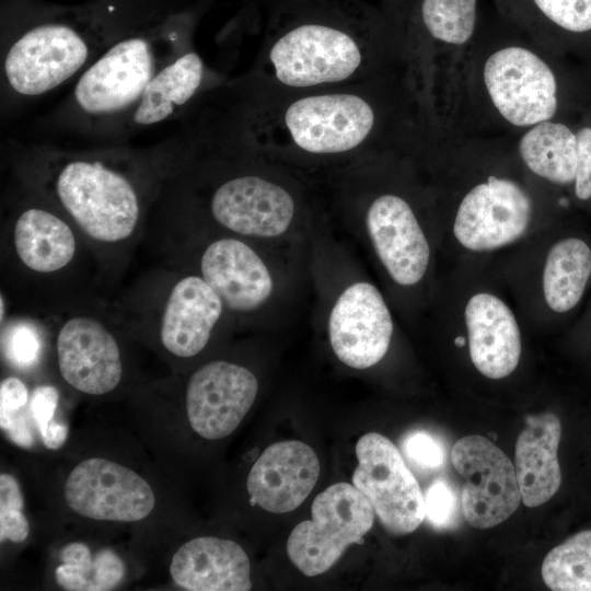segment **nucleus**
Wrapping results in <instances>:
<instances>
[{
    "instance_id": "12",
    "label": "nucleus",
    "mask_w": 591,
    "mask_h": 591,
    "mask_svg": "<svg viewBox=\"0 0 591 591\" xmlns=\"http://www.w3.org/2000/svg\"><path fill=\"white\" fill-rule=\"evenodd\" d=\"M532 213V199L519 183L491 175L463 196L453 233L467 250L493 251L523 236Z\"/></svg>"
},
{
    "instance_id": "15",
    "label": "nucleus",
    "mask_w": 591,
    "mask_h": 591,
    "mask_svg": "<svg viewBox=\"0 0 591 591\" xmlns=\"http://www.w3.org/2000/svg\"><path fill=\"white\" fill-rule=\"evenodd\" d=\"M393 334L389 308L380 291L369 282L344 290L328 320L331 346L346 366L366 369L386 354Z\"/></svg>"
},
{
    "instance_id": "6",
    "label": "nucleus",
    "mask_w": 591,
    "mask_h": 591,
    "mask_svg": "<svg viewBox=\"0 0 591 591\" xmlns=\"http://www.w3.org/2000/svg\"><path fill=\"white\" fill-rule=\"evenodd\" d=\"M311 520L299 523L289 535L287 553L305 576L327 571L351 544H361L374 521V510L354 485L337 483L320 493L311 507Z\"/></svg>"
},
{
    "instance_id": "34",
    "label": "nucleus",
    "mask_w": 591,
    "mask_h": 591,
    "mask_svg": "<svg viewBox=\"0 0 591 591\" xmlns=\"http://www.w3.org/2000/svg\"><path fill=\"white\" fill-rule=\"evenodd\" d=\"M425 496L426 519L438 530L452 528L457 519V496L444 478L433 480Z\"/></svg>"
},
{
    "instance_id": "33",
    "label": "nucleus",
    "mask_w": 591,
    "mask_h": 591,
    "mask_svg": "<svg viewBox=\"0 0 591 591\" xmlns=\"http://www.w3.org/2000/svg\"><path fill=\"white\" fill-rule=\"evenodd\" d=\"M5 358L20 369L35 366L42 352V339L37 328L28 322L12 324L2 336Z\"/></svg>"
},
{
    "instance_id": "1",
    "label": "nucleus",
    "mask_w": 591,
    "mask_h": 591,
    "mask_svg": "<svg viewBox=\"0 0 591 591\" xmlns=\"http://www.w3.org/2000/svg\"><path fill=\"white\" fill-rule=\"evenodd\" d=\"M227 88L245 132L266 157L358 159L421 138L413 117V85L396 69L301 92L260 90L240 76Z\"/></svg>"
},
{
    "instance_id": "13",
    "label": "nucleus",
    "mask_w": 591,
    "mask_h": 591,
    "mask_svg": "<svg viewBox=\"0 0 591 591\" xmlns=\"http://www.w3.org/2000/svg\"><path fill=\"white\" fill-rule=\"evenodd\" d=\"M65 499L82 517L121 522L144 519L155 503L152 488L141 476L100 457L86 459L72 470Z\"/></svg>"
},
{
    "instance_id": "32",
    "label": "nucleus",
    "mask_w": 591,
    "mask_h": 591,
    "mask_svg": "<svg viewBox=\"0 0 591 591\" xmlns=\"http://www.w3.org/2000/svg\"><path fill=\"white\" fill-rule=\"evenodd\" d=\"M23 497L16 479L2 473L0 475V538L14 543L23 542L30 525L22 512Z\"/></svg>"
},
{
    "instance_id": "18",
    "label": "nucleus",
    "mask_w": 591,
    "mask_h": 591,
    "mask_svg": "<svg viewBox=\"0 0 591 591\" xmlns=\"http://www.w3.org/2000/svg\"><path fill=\"white\" fill-rule=\"evenodd\" d=\"M320 476L314 450L297 440L269 445L259 455L247 477L252 505L271 513L298 508L310 495Z\"/></svg>"
},
{
    "instance_id": "29",
    "label": "nucleus",
    "mask_w": 591,
    "mask_h": 591,
    "mask_svg": "<svg viewBox=\"0 0 591 591\" xmlns=\"http://www.w3.org/2000/svg\"><path fill=\"white\" fill-rule=\"evenodd\" d=\"M62 564L55 570L57 583L69 591H107L124 578L125 565L112 549L92 555L80 542L66 545L60 554Z\"/></svg>"
},
{
    "instance_id": "11",
    "label": "nucleus",
    "mask_w": 591,
    "mask_h": 591,
    "mask_svg": "<svg viewBox=\"0 0 591 591\" xmlns=\"http://www.w3.org/2000/svg\"><path fill=\"white\" fill-rule=\"evenodd\" d=\"M228 80L190 47L150 80L117 128L112 141L126 140L150 128L184 118L212 89Z\"/></svg>"
},
{
    "instance_id": "3",
    "label": "nucleus",
    "mask_w": 591,
    "mask_h": 591,
    "mask_svg": "<svg viewBox=\"0 0 591 591\" xmlns=\"http://www.w3.org/2000/svg\"><path fill=\"white\" fill-rule=\"evenodd\" d=\"M19 4L1 28L2 119L77 79L119 38L163 19L126 0L80 9Z\"/></svg>"
},
{
    "instance_id": "30",
    "label": "nucleus",
    "mask_w": 591,
    "mask_h": 591,
    "mask_svg": "<svg viewBox=\"0 0 591 591\" xmlns=\"http://www.w3.org/2000/svg\"><path fill=\"white\" fill-rule=\"evenodd\" d=\"M542 578L554 591H591V530L554 547L542 564Z\"/></svg>"
},
{
    "instance_id": "16",
    "label": "nucleus",
    "mask_w": 591,
    "mask_h": 591,
    "mask_svg": "<svg viewBox=\"0 0 591 591\" xmlns=\"http://www.w3.org/2000/svg\"><path fill=\"white\" fill-rule=\"evenodd\" d=\"M366 225L374 250L391 278L413 286L425 276L430 248L410 204L394 193L370 201Z\"/></svg>"
},
{
    "instance_id": "37",
    "label": "nucleus",
    "mask_w": 591,
    "mask_h": 591,
    "mask_svg": "<svg viewBox=\"0 0 591 591\" xmlns=\"http://www.w3.org/2000/svg\"><path fill=\"white\" fill-rule=\"evenodd\" d=\"M28 403L23 408L11 412L0 413L1 429L18 445L23 448L32 447L34 437L28 421Z\"/></svg>"
},
{
    "instance_id": "9",
    "label": "nucleus",
    "mask_w": 591,
    "mask_h": 591,
    "mask_svg": "<svg viewBox=\"0 0 591 591\" xmlns=\"http://www.w3.org/2000/svg\"><path fill=\"white\" fill-rule=\"evenodd\" d=\"M451 461L464 478L461 506L470 525L493 528L518 509L522 498L515 468L493 441L477 434L463 437L452 447Z\"/></svg>"
},
{
    "instance_id": "4",
    "label": "nucleus",
    "mask_w": 591,
    "mask_h": 591,
    "mask_svg": "<svg viewBox=\"0 0 591 591\" xmlns=\"http://www.w3.org/2000/svg\"><path fill=\"white\" fill-rule=\"evenodd\" d=\"M406 57L399 31L376 20L301 16L270 27L240 77L260 90L301 92L378 77Z\"/></svg>"
},
{
    "instance_id": "25",
    "label": "nucleus",
    "mask_w": 591,
    "mask_h": 591,
    "mask_svg": "<svg viewBox=\"0 0 591 591\" xmlns=\"http://www.w3.org/2000/svg\"><path fill=\"white\" fill-rule=\"evenodd\" d=\"M518 151L536 176L557 185L573 184L577 138L568 125L549 119L529 127L519 139Z\"/></svg>"
},
{
    "instance_id": "24",
    "label": "nucleus",
    "mask_w": 591,
    "mask_h": 591,
    "mask_svg": "<svg viewBox=\"0 0 591 591\" xmlns=\"http://www.w3.org/2000/svg\"><path fill=\"white\" fill-rule=\"evenodd\" d=\"M525 424L515 444V475L523 503L534 508L547 502L560 487L557 451L561 425L553 413L528 416Z\"/></svg>"
},
{
    "instance_id": "38",
    "label": "nucleus",
    "mask_w": 591,
    "mask_h": 591,
    "mask_svg": "<svg viewBox=\"0 0 591 591\" xmlns=\"http://www.w3.org/2000/svg\"><path fill=\"white\" fill-rule=\"evenodd\" d=\"M30 401L26 385L15 376H8L0 384V413L16 412Z\"/></svg>"
},
{
    "instance_id": "28",
    "label": "nucleus",
    "mask_w": 591,
    "mask_h": 591,
    "mask_svg": "<svg viewBox=\"0 0 591 591\" xmlns=\"http://www.w3.org/2000/svg\"><path fill=\"white\" fill-rule=\"evenodd\" d=\"M499 13L521 28L591 32V0H496Z\"/></svg>"
},
{
    "instance_id": "22",
    "label": "nucleus",
    "mask_w": 591,
    "mask_h": 591,
    "mask_svg": "<svg viewBox=\"0 0 591 591\" xmlns=\"http://www.w3.org/2000/svg\"><path fill=\"white\" fill-rule=\"evenodd\" d=\"M26 186L31 190V200L21 205L14 220L15 253L24 266L33 271H57L72 260L77 250L76 236L60 216L59 208L43 194Z\"/></svg>"
},
{
    "instance_id": "19",
    "label": "nucleus",
    "mask_w": 591,
    "mask_h": 591,
    "mask_svg": "<svg viewBox=\"0 0 591 591\" xmlns=\"http://www.w3.org/2000/svg\"><path fill=\"white\" fill-rule=\"evenodd\" d=\"M201 277L235 312H251L273 292L268 268L244 242L224 237L212 242L200 259Z\"/></svg>"
},
{
    "instance_id": "21",
    "label": "nucleus",
    "mask_w": 591,
    "mask_h": 591,
    "mask_svg": "<svg viewBox=\"0 0 591 591\" xmlns=\"http://www.w3.org/2000/svg\"><path fill=\"white\" fill-rule=\"evenodd\" d=\"M217 292L199 276H185L172 287L160 320V339L172 355L189 358L208 344L223 312Z\"/></svg>"
},
{
    "instance_id": "8",
    "label": "nucleus",
    "mask_w": 591,
    "mask_h": 591,
    "mask_svg": "<svg viewBox=\"0 0 591 591\" xmlns=\"http://www.w3.org/2000/svg\"><path fill=\"white\" fill-rule=\"evenodd\" d=\"M356 455L352 484L382 525L393 534L415 531L426 518L425 496L398 449L386 437L369 432L358 440Z\"/></svg>"
},
{
    "instance_id": "14",
    "label": "nucleus",
    "mask_w": 591,
    "mask_h": 591,
    "mask_svg": "<svg viewBox=\"0 0 591 591\" xmlns=\"http://www.w3.org/2000/svg\"><path fill=\"white\" fill-rule=\"evenodd\" d=\"M257 392V379L248 369L223 360L211 361L188 381V421L205 439L224 438L240 425Z\"/></svg>"
},
{
    "instance_id": "23",
    "label": "nucleus",
    "mask_w": 591,
    "mask_h": 591,
    "mask_svg": "<svg viewBox=\"0 0 591 591\" xmlns=\"http://www.w3.org/2000/svg\"><path fill=\"white\" fill-rule=\"evenodd\" d=\"M173 580L190 591H247L252 588L246 553L233 541L201 536L188 541L174 554Z\"/></svg>"
},
{
    "instance_id": "27",
    "label": "nucleus",
    "mask_w": 591,
    "mask_h": 591,
    "mask_svg": "<svg viewBox=\"0 0 591 591\" xmlns=\"http://www.w3.org/2000/svg\"><path fill=\"white\" fill-rule=\"evenodd\" d=\"M415 20L424 42L461 47L478 28L480 0H418Z\"/></svg>"
},
{
    "instance_id": "31",
    "label": "nucleus",
    "mask_w": 591,
    "mask_h": 591,
    "mask_svg": "<svg viewBox=\"0 0 591 591\" xmlns=\"http://www.w3.org/2000/svg\"><path fill=\"white\" fill-rule=\"evenodd\" d=\"M401 450L418 472L434 473L447 464V448L440 438L425 429L408 431L401 441Z\"/></svg>"
},
{
    "instance_id": "39",
    "label": "nucleus",
    "mask_w": 591,
    "mask_h": 591,
    "mask_svg": "<svg viewBox=\"0 0 591 591\" xmlns=\"http://www.w3.org/2000/svg\"><path fill=\"white\" fill-rule=\"evenodd\" d=\"M3 308H4V301H3V296L1 294V297H0V309H1V311H0V316H1V322H3V315H4V310H3Z\"/></svg>"
},
{
    "instance_id": "20",
    "label": "nucleus",
    "mask_w": 591,
    "mask_h": 591,
    "mask_svg": "<svg viewBox=\"0 0 591 591\" xmlns=\"http://www.w3.org/2000/svg\"><path fill=\"white\" fill-rule=\"evenodd\" d=\"M464 318L474 367L494 380L511 374L519 363L522 343L510 308L495 294L480 292L467 301Z\"/></svg>"
},
{
    "instance_id": "17",
    "label": "nucleus",
    "mask_w": 591,
    "mask_h": 591,
    "mask_svg": "<svg viewBox=\"0 0 591 591\" xmlns=\"http://www.w3.org/2000/svg\"><path fill=\"white\" fill-rule=\"evenodd\" d=\"M57 358L63 380L82 393L106 394L120 382L117 341L95 318L74 316L62 324L57 335Z\"/></svg>"
},
{
    "instance_id": "2",
    "label": "nucleus",
    "mask_w": 591,
    "mask_h": 591,
    "mask_svg": "<svg viewBox=\"0 0 591 591\" xmlns=\"http://www.w3.org/2000/svg\"><path fill=\"white\" fill-rule=\"evenodd\" d=\"M12 155L24 184L48 198L92 240L129 237L167 166V144L132 150L106 147L63 150L22 147Z\"/></svg>"
},
{
    "instance_id": "10",
    "label": "nucleus",
    "mask_w": 591,
    "mask_h": 591,
    "mask_svg": "<svg viewBox=\"0 0 591 591\" xmlns=\"http://www.w3.org/2000/svg\"><path fill=\"white\" fill-rule=\"evenodd\" d=\"M211 217L225 229L247 236L274 237L290 227L297 201L278 179L252 170H231L212 186Z\"/></svg>"
},
{
    "instance_id": "35",
    "label": "nucleus",
    "mask_w": 591,
    "mask_h": 591,
    "mask_svg": "<svg viewBox=\"0 0 591 591\" xmlns=\"http://www.w3.org/2000/svg\"><path fill=\"white\" fill-rule=\"evenodd\" d=\"M577 171L573 192L577 199H591V126H583L576 131Z\"/></svg>"
},
{
    "instance_id": "36",
    "label": "nucleus",
    "mask_w": 591,
    "mask_h": 591,
    "mask_svg": "<svg viewBox=\"0 0 591 591\" xmlns=\"http://www.w3.org/2000/svg\"><path fill=\"white\" fill-rule=\"evenodd\" d=\"M59 393L55 386L40 385L31 394L28 406L39 434L57 422L54 417L57 410Z\"/></svg>"
},
{
    "instance_id": "26",
    "label": "nucleus",
    "mask_w": 591,
    "mask_h": 591,
    "mask_svg": "<svg viewBox=\"0 0 591 591\" xmlns=\"http://www.w3.org/2000/svg\"><path fill=\"white\" fill-rule=\"evenodd\" d=\"M591 278V246L578 236L557 241L543 269V293L548 308L567 313L581 301Z\"/></svg>"
},
{
    "instance_id": "7",
    "label": "nucleus",
    "mask_w": 591,
    "mask_h": 591,
    "mask_svg": "<svg viewBox=\"0 0 591 591\" xmlns=\"http://www.w3.org/2000/svg\"><path fill=\"white\" fill-rule=\"evenodd\" d=\"M483 84L497 113L523 128L553 119L559 83L551 65L525 45L510 43L491 51L482 70Z\"/></svg>"
},
{
    "instance_id": "5",
    "label": "nucleus",
    "mask_w": 591,
    "mask_h": 591,
    "mask_svg": "<svg viewBox=\"0 0 591 591\" xmlns=\"http://www.w3.org/2000/svg\"><path fill=\"white\" fill-rule=\"evenodd\" d=\"M193 47L189 20L172 15L119 38L76 79L39 120L43 129L112 141L155 73Z\"/></svg>"
}]
</instances>
